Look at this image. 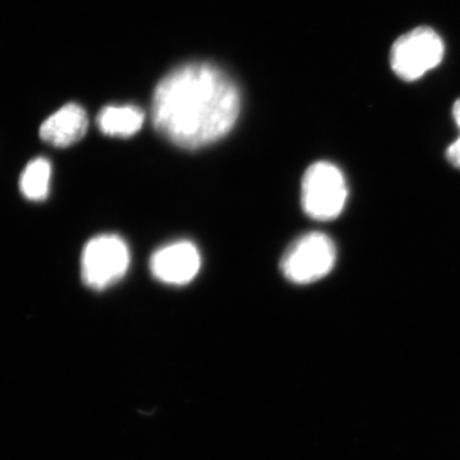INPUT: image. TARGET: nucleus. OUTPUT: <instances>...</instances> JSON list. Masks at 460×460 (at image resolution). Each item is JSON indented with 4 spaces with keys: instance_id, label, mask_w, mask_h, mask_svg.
<instances>
[{
    "instance_id": "obj_4",
    "label": "nucleus",
    "mask_w": 460,
    "mask_h": 460,
    "mask_svg": "<svg viewBox=\"0 0 460 460\" xmlns=\"http://www.w3.org/2000/svg\"><path fill=\"white\" fill-rule=\"evenodd\" d=\"M444 42L429 27H417L394 42L390 53L393 71L404 81H416L443 60Z\"/></svg>"
},
{
    "instance_id": "obj_3",
    "label": "nucleus",
    "mask_w": 460,
    "mask_h": 460,
    "mask_svg": "<svg viewBox=\"0 0 460 460\" xmlns=\"http://www.w3.org/2000/svg\"><path fill=\"white\" fill-rule=\"evenodd\" d=\"M337 248L323 233H308L290 244L280 261V270L295 284L314 283L334 268Z\"/></svg>"
},
{
    "instance_id": "obj_7",
    "label": "nucleus",
    "mask_w": 460,
    "mask_h": 460,
    "mask_svg": "<svg viewBox=\"0 0 460 460\" xmlns=\"http://www.w3.org/2000/svg\"><path fill=\"white\" fill-rule=\"evenodd\" d=\"M89 127L86 111L77 104H66L50 115L40 128V137L56 147H66L84 137Z\"/></svg>"
},
{
    "instance_id": "obj_6",
    "label": "nucleus",
    "mask_w": 460,
    "mask_h": 460,
    "mask_svg": "<svg viewBox=\"0 0 460 460\" xmlns=\"http://www.w3.org/2000/svg\"><path fill=\"white\" fill-rule=\"evenodd\" d=\"M201 268L198 247L189 241L174 242L160 248L151 257L154 277L169 286H186L195 279Z\"/></svg>"
},
{
    "instance_id": "obj_5",
    "label": "nucleus",
    "mask_w": 460,
    "mask_h": 460,
    "mask_svg": "<svg viewBox=\"0 0 460 460\" xmlns=\"http://www.w3.org/2000/svg\"><path fill=\"white\" fill-rule=\"evenodd\" d=\"M129 268V250L118 235L91 239L83 253V279L91 289L102 290L118 283Z\"/></svg>"
},
{
    "instance_id": "obj_1",
    "label": "nucleus",
    "mask_w": 460,
    "mask_h": 460,
    "mask_svg": "<svg viewBox=\"0 0 460 460\" xmlns=\"http://www.w3.org/2000/svg\"><path fill=\"white\" fill-rule=\"evenodd\" d=\"M241 111L237 84L222 69L190 63L166 75L155 89L156 131L175 146L198 150L226 137Z\"/></svg>"
},
{
    "instance_id": "obj_2",
    "label": "nucleus",
    "mask_w": 460,
    "mask_h": 460,
    "mask_svg": "<svg viewBox=\"0 0 460 460\" xmlns=\"http://www.w3.org/2000/svg\"><path fill=\"white\" fill-rule=\"evenodd\" d=\"M348 189L343 172L328 162L314 163L302 181V208L320 222L335 219L343 211Z\"/></svg>"
},
{
    "instance_id": "obj_10",
    "label": "nucleus",
    "mask_w": 460,
    "mask_h": 460,
    "mask_svg": "<svg viewBox=\"0 0 460 460\" xmlns=\"http://www.w3.org/2000/svg\"><path fill=\"white\" fill-rule=\"evenodd\" d=\"M453 117L456 120V126L460 129V99L456 100V104L453 107ZM447 157L449 160L450 164L460 169V135L456 141L447 147Z\"/></svg>"
},
{
    "instance_id": "obj_8",
    "label": "nucleus",
    "mask_w": 460,
    "mask_h": 460,
    "mask_svg": "<svg viewBox=\"0 0 460 460\" xmlns=\"http://www.w3.org/2000/svg\"><path fill=\"white\" fill-rule=\"evenodd\" d=\"M145 114L140 108L107 107L98 115V127L104 135L111 137L127 138L136 135L144 126Z\"/></svg>"
},
{
    "instance_id": "obj_9",
    "label": "nucleus",
    "mask_w": 460,
    "mask_h": 460,
    "mask_svg": "<svg viewBox=\"0 0 460 460\" xmlns=\"http://www.w3.org/2000/svg\"><path fill=\"white\" fill-rule=\"evenodd\" d=\"M51 166L49 160L38 157L26 166L21 177V190L31 201H44L49 195Z\"/></svg>"
}]
</instances>
